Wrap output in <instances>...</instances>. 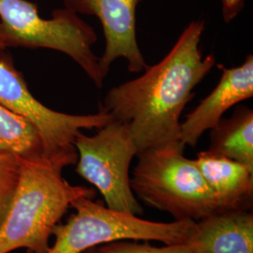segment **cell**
<instances>
[{
  "label": "cell",
  "mask_w": 253,
  "mask_h": 253,
  "mask_svg": "<svg viewBox=\"0 0 253 253\" xmlns=\"http://www.w3.org/2000/svg\"><path fill=\"white\" fill-rule=\"evenodd\" d=\"M205 25L192 21L160 62L111 88L100 103L114 121L128 126L137 155L180 143L182 112L216 63L213 54L204 56L200 49Z\"/></svg>",
  "instance_id": "1"
},
{
  "label": "cell",
  "mask_w": 253,
  "mask_h": 253,
  "mask_svg": "<svg viewBox=\"0 0 253 253\" xmlns=\"http://www.w3.org/2000/svg\"><path fill=\"white\" fill-rule=\"evenodd\" d=\"M77 159L78 154L21 157L17 190L0 226V253L19 249L48 253L53 229L73 201L96 196L94 189L74 186L64 178V168Z\"/></svg>",
  "instance_id": "2"
},
{
  "label": "cell",
  "mask_w": 253,
  "mask_h": 253,
  "mask_svg": "<svg viewBox=\"0 0 253 253\" xmlns=\"http://www.w3.org/2000/svg\"><path fill=\"white\" fill-rule=\"evenodd\" d=\"M182 143L138 154L130 187L137 199L167 212L174 220L198 221L218 212L212 190Z\"/></svg>",
  "instance_id": "3"
},
{
  "label": "cell",
  "mask_w": 253,
  "mask_h": 253,
  "mask_svg": "<svg viewBox=\"0 0 253 253\" xmlns=\"http://www.w3.org/2000/svg\"><path fill=\"white\" fill-rule=\"evenodd\" d=\"M0 23L8 48H45L67 54L78 64L97 87L106 75L93 45L95 29L71 9H55L52 18L40 16L36 4L27 0H0Z\"/></svg>",
  "instance_id": "4"
},
{
  "label": "cell",
  "mask_w": 253,
  "mask_h": 253,
  "mask_svg": "<svg viewBox=\"0 0 253 253\" xmlns=\"http://www.w3.org/2000/svg\"><path fill=\"white\" fill-rule=\"evenodd\" d=\"M66 223L53 229L55 240L47 253H83L89 249L120 240H153L164 245L185 244L195 221L157 222L105 207L92 198L81 197Z\"/></svg>",
  "instance_id": "5"
},
{
  "label": "cell",
  "mask_w": 253,
  "mask_h": 253,
  "mask_svg": "<svg viewBox=\"0 0 253 253\" xmlns=\"http://www.w3.org/2000/svg\"><path fill=\"white\" fill-rule=\"evenodd\" d=\"M74 145L75 171L100 191L107 208L141 216L144 209L130 187L129 167L137 148L128 126L113 120L94 135L80 131Z\"/></svg>",
  "instance_id": "6"
},
{
  "label": "cell",
  "mask_w": 253,
  "mask_h": 253,
  "mask_svg": "<svg viewBox=\"0 0 253 253\" xmlns=\"http://www.w3.org/2000/svg\"><path fill=\"white\" fill-rule=\"evenodd\" d=\"M0 104L36 127L45 156L77 154L74 142L83 129L97 128L113 121L100 110L92 115H69L46 107L32 95L10 57L0 54Z\"/></svg>",
  "instance_id": "7"
},
{
  "label": "cell",
  "mask_w": 253,
  "mask_h": 253,
  "mask_svg": "<svg viewBox=\"0 0 253 253\" xmlns=\"http://www.w3.org/2000/svg\"><path fill=\"white\" fill-rule=\"evenodd\" d=\"M65 8L76 13L98 17L105 37L100 68L107 76L110 67L118 58L126 59L132 73L148 67L137 41L136 9L139 0H62Z\"/></svg>",
  "instance_id": "8"
},
{
  "label": "cell",
  "mask_w": 253,
  "mask_h": 253,
  "mask_svg": "<svg viewBox=\"0 0 253 253\" xmlns=\"http://www.w3.org/2000/svg\"><path fill=\"white\" fill-rule=\"evenodd\" d=\"M221 77L216 87L190 113L180 126V142L194 148L201 136L216 126L230 108L253 96V55L235 68L218 65Z\"/></svg>",
  "instance_id": "9"
},
{
  "label": "cell",
  "mask_w": 253,
  "mask_h": 253,
  "mask_svg": "<svg viewBox=\"0 0 253 253\" xmlns=\"http://www.w3.org/2000/svg\"><path fill=\"white\" fill-rule=\"evenodd\" d=\"M185 244L192 253H253V214L218 212L195 221Z\"/></svg>",
  "instance_id": "10"
},
{
  "label": "cell",
  "mask_w": 253,
  "mask_h": 253,
  "mask_svg": "<svg viewBox=\"0 0 253 253\" xmlns=\"http://www.w3.org/2000/svg\"><path fill=\"white\" fill-rule=\"evenodd\" d=\"M195 163L221 211H252L253 168L209 150L200 152Z\"/></svg>",
  "instance_id": "11"
},
{
  "label": "cell",
  "mask_w": 253,
  "mask_h": 253,
  "mask_svg": "<svg viewBox=\"0 0 253 253\" xmlns=\"http://www.w3.org/2000/svg\"><path fill=\"white\" fill-rule=\"evenodd\" d=\"M209 151L253 168V111L236 108L233 116L221 118L210 129Z\"/></svg>",
  "instance_id": "12"
},
{
  "label": "cell",
  "mask_w": 253,
  "mask_h": 253,
  "mask_svg": "<svg viewBox=\"0 0 253 253\" xmlns=\"http://www.w3.org/2000/svg\"><path fill=\"white\" fill-rule=\"evenodd\" d=\"M0 152L20 157L43 154L40 134L30 122L0 104Z\"/></svg>",
  "instance_id": "13"
},
{
  "label": "cell",
  "mask_w": 253,
  "mask_h": 253,
  "mask_svg": "<svg viewBox=\"0 0 253 253\" xmlns=\"http://www.w3.org/2000/svg\"><path fill=\"white\" fill-rule=\"evenodd\" d=\"M20 167V156L9 152H0V226L17 190Z\"/></svg>",
  "instance_id": "14"
},
{
  "label": "cell",
  "mask_w": 253,
  "mask_h": 253,
  "mask_svg": "<svg viewBox=\"0 0 253 253\" xmlns=\"http://www.w3.org/2000/svg\"><path fill=\"white\" fill-rule=\"evenodd\" d=\"M99 253H192L186 244L164 245L154 247L148 243L120 240L98 247Z\"/></svg>",
  "instance_id": "15"
},
{
  "label": "cell",
  "mask_w": 253,
  "mask_h": 253,
  "mask_svg": "<svg viewBox=\"0 0 253 253\" xmlns=\"http://www.w3.org/2000/svg\"><path fill=\"white\" fill-rule=\"evenodd\" d=\"M245 0H221L222 16L225 23H230L244 8Z\"/></svg>",
  "instance_id": "16"
},
{
  "label": "cell",
  "mask_w": 253,
  "mask_h": 253,
  "mask_svg": "<svg viewBox=\"0 0 253 253\" xmlns=\"http://www.w3.org/2000/svg\"><path fill=\"white\" fill-rule=\"evenodd\" d=\"M6 48H8L7 41H6V38L4 36L2 26H1V23H0V51L5 50Z\"/></svg>",
  "instance_id": "17"
},
{
  "label": "cell",
  "mask_w": 253,
  "mask_h": 253,
  "mask_svg": "<svg viewBox=\"0 0 253 253\" xmlns=\"http://www.w3.org/2000/svg\"><path fill=\"white\" fill-rule=\"evenodd\" d=\"M83 253H99L98 247H95V248L89 249V250H87V251H85V252H84Z\"/></svg>",
  "instance_id": "18"
}]
</instances>
